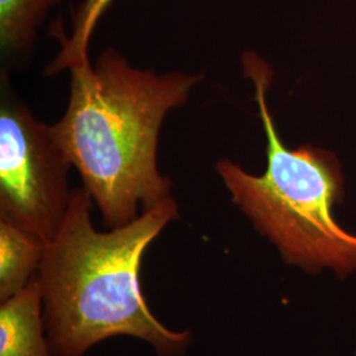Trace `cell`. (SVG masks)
<instances>
[{"label": "cell", "instance_id": "obj_2", "mask_svg": "<svg viewBox=\"0 0 356 356\" xmlns=\"http://www.w3.org/2000/svg\"><path fill=\"white\" fill-rule=\"evenodd\" d=\"M63 118L51 124L107 229L126 226L172 197L173 184L157 166L166 115L186 104L202 74H157L113 48L70 70Z\"/></svg>", "mask_w": 356, "mask_h": 356}, {"label": "cell", "instance_id": "obj_7", "mask_svg": "<svg viewBox=\"0 0 356 356\" xmlns=\"http://www.w3.org/2000/svg\"><path fill=\"white\" fill-rule=\"evenodd\" d=\"M60 0H0V49L11 66L26 64L38 29Z\"/></svg>", "mask_w": 356, "mask_h": 356}, {"label": "cell", "instance_id": "obj_5", "mask_svg": "<svg viewBox=\"0 0 356 356\" xmlns=\"http://www.w3.org/2000/svg\"><path fill=\"white\" fill-rule=\"evenodd\" d=\"M0 356H54L36 275L22 292L0 302Z\"/></svg>", "mask_w": 356, "mask_h": 356}, {"label": "cell", "instance_id": "obj_4", "mask_svg": "<svg viewBox=\"0 0 356 356\" xmlns=\"http://www.w3.org/2000/svg\"><path fill=\"white\" fill-rule=\"evenodd\" d=\"M1 72L0 219L13 222L45 244L64 222L73 191L72 163L53 126L38 120Z\"/></svg>", "mask_w": 356, "mask_h": 356}, {"label": "cell", "instance_id": "obj_8", "mask_svg": "<svg viewBox=\"0 0 356 356\" xmlns=\"http://www.w3.org/2000/svg\"><path fill=\"white\" fill-rule=\"evenodd\" d=\"M113 0H83L73 16V32L70 38L61 33V49L45 67V76H56L70 70L76 65L89 63V45L97 23Z\"/></svg>", "mask_w": 356, "mask_h": 356}, {"label": "cell", "instance_id": "obj_6", "mask_svg": "<svg viewBox=\"0 0 356 356\" xmlns=\"http://www.w3.org/2000/svg\"><path fill=\"white\" fill-rule=\"evenodd\" d=\"M45 247L32 232L0 219V302L29 284L41 264Z\"/></svg>", "mask_w": 356, "mask_h": 356}, {"label": "cell", "instance_id": "obj_1", "mask_svg": "<svg viewBox=\"0 0 356 356\" xmlns=\"http://www.w3.org/2000/svg\"><path fill=\"white\" fill-rule=\"evenodd\" d=\"M86 189H73L64 222L47 244L36 276L54 356H86L115 337L136 338L157 356H186L191 330H173L153 314L141 289L148 247L179 216L168 197L118 229L98 231Z\"/></svg>", "mask_w": 356, "mask_h": 356}, {"label": "cell", "instance_id": "obj_3", "mask_svg": "<svg viewBox=\"0 0 356 356\" xmlns=\"http://www.w3.org/2000/svg\"><path fill=\"white\" fill-rule=\"evenodd\" d=\"M252 79L254 101L267 136V169L254 176L231 160L216 164L231 201L281 259L309 273L330 268L341 277L356 272V235L338 225L334 207L342 200L343 179L334 156L304 145L289 149L268 104L272 72L257 54L243 56Z\"/></svg>", "mask_w": 356, "mask_h": 356}]
</instances>
